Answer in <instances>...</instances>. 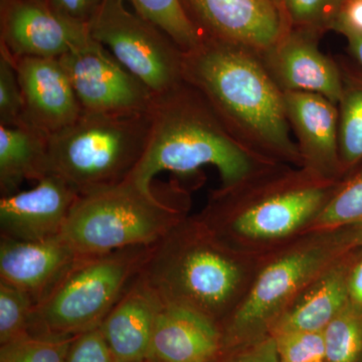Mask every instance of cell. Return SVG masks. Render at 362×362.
Here are the masks:
<instances>
[{
	"instance_id": "obj_1",
	"label": "cell",
	"mask_w": 362,
	"mask_h": 362,
	"mask_svg": "<svg viewBox=\"0 0 362 362\" xmlns=\"http://www.w3.org/2000/svg\"><path fill=\"white\" fill-rule=\"evenodd\" d=\"M243 45L202 37L183 52V80L206 98L230 134L251 150L304 163L291 138L284 92Z\"/></svg>"
},
{
	"instance_id": "obj_2",
	"label": "cell",
	"mask_w": 362,
	"mask_h": 362,
	"mask_svg": "<svg viewBox=\"0 0 362 362\" xmlns=\"http://www.w3.org/2000/svg\"><path fill=\"white\" fill-rule=\"evenodd\" d=\"M146 149L127 178L151 187L159 173L218 169L221 188L235 187L255 173L254 152L238 141L194 86L185 80L154 96Z\"/></svg>"
},
{
	"instance_id": "obj_3",
	"label": "cell",
	"mask_w": 362,
	"mask_h": 362,
	"mask_svg": "<svg viewBox=\"0 0 362 362\" xmlns=\"http://www.w3.org/2000/svg\"><path fill=\"white\" fill-rule=\"evenodd\" d=\"M139 277L164 305L192 309L218 324L235 308L245 272L239 251L199 216H185L153 245Z\"/></svg>"
},
{
	"instance_id": "obj_4",
	"label": "cell",
	"mask_w": 362,
	"mask_h": 362,
	"mask_svg": "<svg viewBox=\"0 0 362 362\" xmlns=\"http://www.w3.org/2000/svg\"><path fill=\"white\" fill-rule=\"evenodd\" d=\"M175 201L126 180L78 195L62 235L78 256L152 246L185 218Z\"/></svg>"
},
{
	"instance_id": "obj_5",
	"label": "cell",
	"mask_w": 362,
	"mask_h": 362,
	"mask_svg": "<svg viewBox=\"0 0 362 362\" xmlns=\"http://www.w3.org/2000/svg\"><path fill=\"white\" fill-rule=\"evenodd\" d=\"M151 128L150 110L140 113L83 112L49 136V173L78 194L127 180L141 160Z\"/></svg>"
},
{
	"instance_id": "obj_6",
	"label": "cell",
	"mask_w": 362,
	"mask_h": 362,
	"mask_svg": "<svg viewBox=\"0 0 362 362\" xmlns=\"http://www.w3.org/2000/svg\"><path fill=\"white\" fill-rule=\"evenodd\" d=\"M152 247L78 256L35 304L30 329L78 335L100 327L139 275Z\"/></svg>"
},
{
	"instance_id": "obj_7",
	"label": "cell",
	"mask_w": 362,
	"mask_h": 362,
	"mask_svg": "<svg viewBox=\"0 0 362 362\" xmlns=\"http://www.w3.org/2000/svg\"><path fill=\"white\" fill-rule=\"evenodd\" d=\"M329 178L305 168L281 177L245 202L221 188L199 216L228 246L271 242L288 237L315 216L327 202Z\"/></svg>"
},
{
	"instance_id": "obj_8",
	"label": "cell",
	"mask_w": 362,
	"mask_h": 362,
	"mask_svg": "<svg viewBox=\"0 0 362 362\" xmlns=\"http://www.w3.org/2000/svg\"><path fill=\"white\" fill-rule=\"evenodd\" d=\"M88 28L154 96L182 82L183 52L160 28L128 9L125 0H104Z\"/></svg>"
},
{
	"instance_id": "obj_9",
	"label": "cell",
	"mask_w": 362,
	"mask_h": 362,
	"mask_svg": "<svg viewBox=\"0 0 362 362\" xmlns=\"http://www.w3.org/2000/svg\"><path fill=\"white\" fill-rule=\"evenodd\" d=\"M59 61L84 112L126 114L150 110L153 93L93 37Z\"/></svg>"
},
{
	"instance_id": "obj_10",
	"label": "cell",
	"mask_w": 362,
	"mask_h": 362,
	"mask_svg": "<svg viewBox=\"0 0 362 362\" xmlns=\"http://www.w3.org/2000/svg\"><path fill=\"white\" fill-rule=\"evenodd\" d=\"M90 37L88 25L64 18L45 0H0V45L13 59H59Z\"/></svg>"
},
{
	"instance_id": "obj_11",
	"label": "cell",
	"mask_w": 362,
	"mask_h": 362,
	"mask_svg": "<svg viewBox=\"0 0 362 362\" xmlns=\"http://www.w3.org/2000/svg\"><path fill=\"white\" fill-rule=\"evenodd\" d=\"M328 259L325 247L310 246L289 252L267 266L247 298L230 314L228 334L240 337L271 320Z\"/></svg>"
},
{
	"instance_id": "obj_12",
	"label": "cell",
	"mask_w": 362,
	"mask_h": 362,
	"mask_svg": "<svg viewBox=\"0 0 362 362\" xmlns=\"http://www.w3.org/2000/svg\"><path fill=\"white\" fill-rule=\"evenodd\" d=\"M202 33L263 54L284 33L283 16L273 0H181Z\"/></svg>"
},
{
	"instance_id": "obj_13",
	"label": "cell",
	"mask_w": 362,
	"mask_h": 362,
	"mask_svg": "<svg viewBox=\"0 0 362 362\" xmlns=\"http://www.w3.org/2000/svg\"><path fill=\"white\" fill-rule=\"evenodd\" d=\"M61 176L49 173L30 189L0 199V235L23 242L58 237L78 197Z\"/></svg>"
},
{
	"instance_id": "obj_14",
	"label": "cell",
	"mask_w": 362,
	"mask_h": 362,
	"mask_svg": "<svg viewBox=\"0 0 362 362\" xmlns=\"http://www.w3.org/2000/svg\"><path fill=\"white\" fill-rule=\"evenodd\" d=\"M13 59L23 93V123L51 135L82 115L84 110L59 59Z\"/></svg>"
},
{
	"instance_id": "obj_15",
	"label": "cell",
	"mask_w": 362,
	"mask_h": 362,
	"mask_svg": "<svg viewBox=\"0 0 362 362\" xmlns=\"http://www.w3.org/2000/svg\"><path fill=\"white\" fill-rule=\"evenodd\" d=\"M312 33H283L266 52L267 70L280 89L315 93L339 104L343 85L337 66L317 47Z\"/></svg>"
},
{
	"instance_id": "obj_16",
	"label": "cell",
	"mask_w": 362,
	"mask_h": 362,
	"mask_svg": "<svg viewBox=\"0 0 362 362\" xmlns=\"http://www.w3.org/2000/svg\"><path fill=\"white\" fill-rule=\"evenodd\" d=\"M77 257L62 235L39 242L0 235V282L28 293L37 304Z\"/></svg>"
},
{
	"instance_id": "obj_17",
	"label": "cell",
	"mask_w": 362,
	"mask_h": 362,
	"mask_svg": "<svg viewBox=\"0 0 362 362\" xmlns=\"http://www.w3.org/2000/svg\"><path fill=\"white\" fill-rule=\"evenodd\" d=\"M163 303L141 278L135 279L100 325L116 362H144Z\"/></svg>"
},
{
	"instance_id": "obj_18",
	"label": "cell",
	"mask_w": 362,
	"mask_h": 362,
	"mask_svg": "<svg viewBox=\"0 0 362 362\" xmlns=\"http://www.w3.org/2000/svg\"><path fill=\"white\" fill-rule=\"evenodd\" d=\"M284 101L306 168L329 178L339 153L337 104L315 93L300 90H285Z\"/></svg>"
},
{
	"instance_id": "obj_19",
	"label": "cell",
	"mask_w": 362,
	"mask_h": 362,
	"mask_svg": "<svg viewBox=\"0 0 362 362\" xmlns=\"http://www.w3.org/2000/svg\"><path fill=\"white\" fill-rule=\"evenodd\" d=\"M223 341L218 324L199 312L164 305L152 338L150 359L159 362H213Z\"/></svg>"
},
{
	"instance_id": "obj_20",
	"label": "cell",
	"mask_w": 362,
	"mask_h": 362,
	"mask_svg": "<svg viewBox=\"0 0 362 362\" xmlns=\"http://www.w3.org/2000/svg\"><path fill=\"white\" fill-rule=\"evenodd\" d=\"M49 134L23 123L0 125V194L20 192L25 180L49 173Z\"/></svg>"
},
{
	"instance_id": "obj_21",
	"label": "cell",
	"mask_w": 362,
	"mask_h": 362,
	"mask_svg": "<svg viewBox=\"0 0 362 362\" xmlns=\"http://www.w3.org/2000/svg\"><path fill=\"white\" fill-rule=\"evenodd\" d=\"M349 297V282H345L339 272H331L281 319L276 333L285 331L321 332L347 306Z\"/></svg>"
},
{
	"instance_id": "obj_22",
	"label": "cell",
	"mask_w": 362,
	"mask_h": 362,
	"mask_svg": "<svg viewBox=\"0 0 362 362\" xmlns=\"http://www.w3.org/2000/svg\"><path fill=\"white\" fill-rule=\"evenodd\" d=\"M136 13L156 25L177 45L181 51L194 49L202 35L190 20L181 0H126Z\"/></svg>"
},
{
	"instance_id": "obj_23",
	"label": "cell",
	"mask_w": 362,
	"mask_h": 362,
	"mask_svg": "<svg viewBox=\"0 0 362 362\" xmlns=\"http://www.w3.org/2000/svg\"><path fill=\"white\" fill-rule=\"evenodd\" d=\"M76 335L33 333L1 345L0 362H65Z\"/></svg>"
},
{
	"instance_id": "obj_24",
	"label": "cell",
	"mask_w": 362,
	"mask_h": 362,
	"mask_svg": "<svg viewBox=\"0 0 362 362\" xmlns=\"http://www.w3.org/2000/svg\"><path fill=\"white\" fill-rule=\"evenodd\" d=\"M347 306L323 330L326 362H357L361 356L362 315Z\"/></svg>"
},
{
	"instance_id": "obj_25",
	"label": "cell",
	"mask_w": 362,
	"mask_h": 362,
	"mask_svg": "<svg viewBox=\"0 0 362 362\" xmlns=\"http://www.w3.org/2000/svg\"><path fill=\"white\" fill-rule=\"evenodd\" d=\"M35 303L32 296L0 282V342L6 344L30 332Z\"/></svg>"
},
{
	"instance_id": "obj_26",
	"label": "cell",
	"mask_w": 362,
	"mask_h": 362,
	"mask_svg": "<svg viewBox=\"0 0 362 362\" xmlns=\"http://www.w3.org/2000/svg\"><path fill=\"white\" fill-rule=\"evenodd\" d=\"M338 124V148L341 158L354 163L362 158V90H343Z\"/></svg>"
},
{
	"instance_id": "obj_27",
	"label": "cell",
	"mask_w": 362,
	"mask_h": 362,
	"mask_svg": "<svg viewBox=\"0 0 362 362\" xmlns=\"http://www.w3.org/2000/svg\"><path fill=\"white\" fill-rule=\"evenodd\" d=\"M345 0H283V18L298 30L315 33L332 28Z\"/></svg>"
},
{
	"instance_id": "obj_28",
	"label": "cell",
	"mask_w": 362,
	"mask_h": 362,
	"mask_svg": "<svg viewBox=\"0 0 362 362\" xmlns=\"http://www.w3.org/2000/svg\"><path fill=\"white\" fill-rule=\"evenodd\" d=\"M23 93L14 59L6 47L0 45V125L23 124Z\"/></svg>"
},
{
	"instance_id": "obj_29",
	"label": "cell",
	"mask_w": 362,
	"mask_h": 362,
	"mask_svg": "<svg viewBox=\"0 0 362 362\" xmlns=\"http://www.w3.org/2000/svg\"><path fill=\"white\" fill-rule=\"evenodd\" d=\"M281 362L325 361L323 331H285L275 334Z\"/></svg>"
},
{
	"instance_id": "obj_30",
	"label": "cell",
	"mask_w": 362,
	"mask_h": 362,
	"mask_svg": "<svg viewBox=\"0 0 362 362\" xmlns=\"http://www.w3.org/2000/svg\"><path fill=\"white\" fill-rule=\"evenodd\" d=\"M317 218L325 226L362 221V176L328 199Z\"/></svg>"
},
{
	"instance_id": "obj_31",
	"label": "cell",
	"mask_w": 362,
	"mask_h": 362,
	"mask_svg": "<svg viewBox=\"0 0 362 362\" xmlns=\"http://www.w3.org/2000/svg\"><path fill=\"white\" fill-rule=\"evenodd\" d=\"M65 362H116L100 327L76 335Z\"/></svg>"
},
{
	"instance_id": "obj_32",
	"label": "cell",
	"mask_w": 362,
	"mask_h": 362,
	"mask_svg": "<svg viewBox=\"0 0 362 362\" xmlns=\"http://www.w3.org/2000/svg\"><path fill=\"white\" fill-rule=\"evenodd\" d=\"M56 13L81 25H89L104 0H45Z\"/></svg>"
},
{
	"instance_id": "obj_33",
	"label": "cell",
	"mask_w": 362,
	"mask_h": 362,
	"mask_svg": "<svg viewBox=\"0 0 362 362\" xmlns=\"http://www.w3.org/2000/svg\"><path fill=\"white\" fill-rule=\"evenodd\" d=\"M232 362H281L275 337L259 343L254 349Z\"/></svg>"
},
{
	"instance_id": "obj_34",
	"label": "cell",
	"mask_w": 362,
	"mask_h": 362,
	"mask_svg": "<svg viewBox=\"0 0 362 362\" xmlns=\"http://www.w3.org/2000/svg\"><path fill=\"white\" fill-rule=\"evenodd\" d=\"M337 20L362 33V0H345Z\"/></svg>"
},
{
	"instance_id": "obj_35",
	"label": "cell",
	"mask_w": 362,
	"mask_h": 362,
	"mask_svg": "<svg viewBox=\"0 0 362 362\" xmlns=\"http://www.w3.org/2000/svg\"><path fill=\"white\" fill-rule=\"evenodd\" d=\"M332 28L341 33L349 42L350 49L354 52L356 58L358 59L359 63L362 66V33L356 32L352 30L349 26L343 23L342 21H337Z\"/></svg>"
},
{
	"instance_id": "obj_36",
	"label": "cell",
	"mask_w": 362,
	"mask_h": 362,
	"mask_svg": "<svg viewBox=\"0 0 362 362\" xmlns=\"http://www.w3.org/2000/svg\"><path fill=\"white\" fill-rule=\"evenodd\" d=\"M349 297L357 306H362V261L352 272L349 281Z\"/></svg>"
},
{
	"instance_id": "obj_37",
	"label": "cell",
	"mask_w": 362,
	"mask_h": 362,
	"mask_svg": "<svg viewBox=\"0 0 362 362\" xmlns=\"http://www.w3.org/2000/svg\"><path fill=\"white\" fill-rule=\"evenodd\" d=\"M273 2L276 4V6L278 7L279 11H281L283 16V0H273Z\"/></svg>"
},
{
	"instance_id": "obj_38",
	"label": "cell",
	"mask_w": 362,
	"mask_h": 362,
	"mask_svg": "<svg viewBox=\"0 0 362 362\" xmlns=\"http://www.w3.org/2000/svg\"><path fill=\"white\" fill-rule=\"evenodd\" d=\"M317 362H326V361H317Z\"/></svg>"
}]
</instances>
